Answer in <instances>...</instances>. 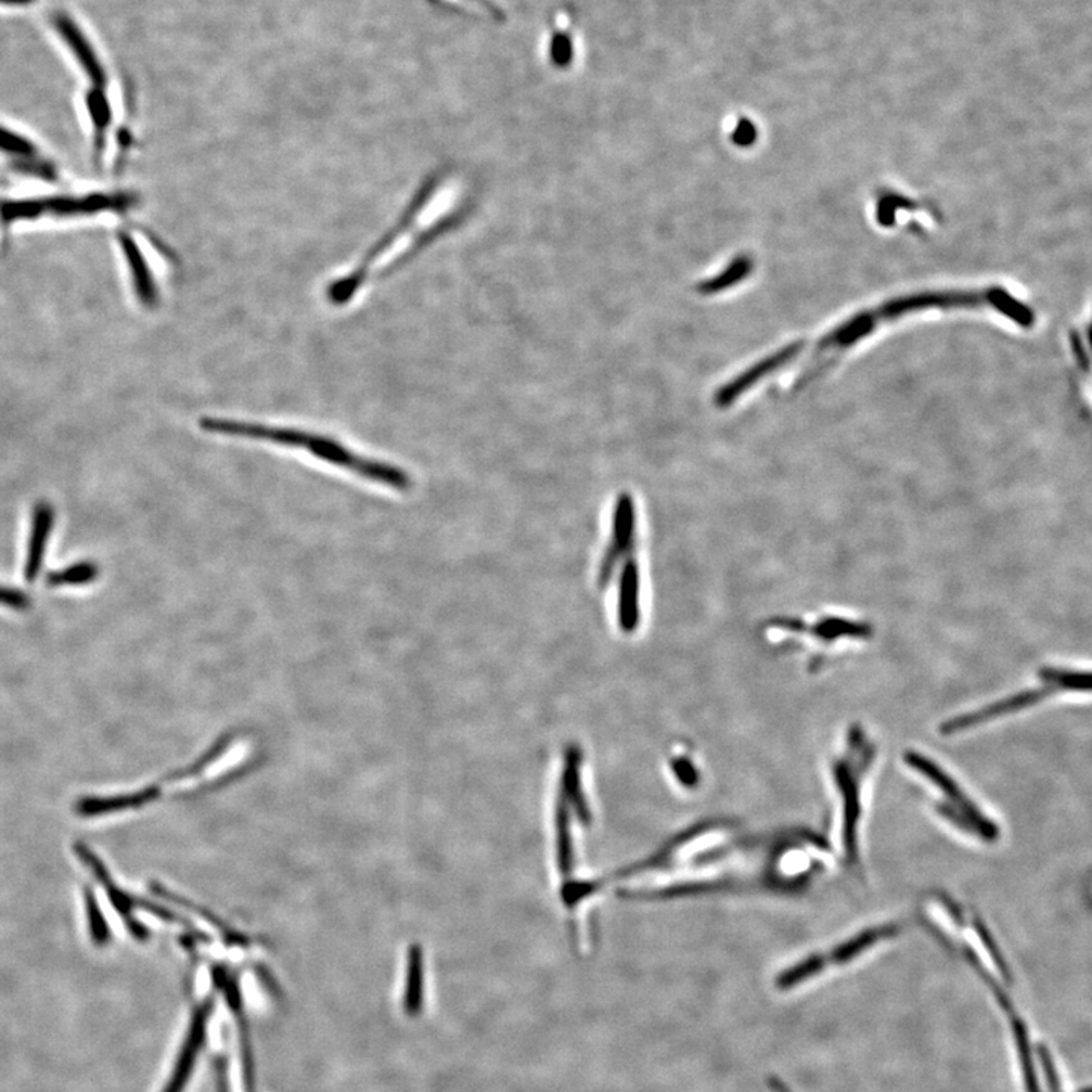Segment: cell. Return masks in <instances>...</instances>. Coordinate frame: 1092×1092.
I'll return each instance as SVG.
<instances>
[{"label": "cell", "mask_w": 1092, "mask_h": 1092, "mask_svg": "<svg viewBox=\"0 0 1092 1092\" xmlns=\"http://www.w3.org/2000/svg\"><path fill=\"white\" fill-rule=\"evenodd\" d=\"M0 159L8 170L25 180L59 184V163L25 132L0 124Z\"/></svg>", "instance_id": "52a82bcc"}, {"label": "cell", "mask_w": 1092, "mask_h": 1092, "mask_svg": "<svg viewBox=\"0 0 1092 1092\" xmlns=\"http://www.w3.org/2000/svg\"><path fill=\"white\" fill-rule=\"evenodd\" d=\"M985 308L997 311L1025 330L1032 329L1037 322V314L1032 308L1027 307L1023 300L1015 298L1010 292L997 287V285L979 288V291L921 292L900 296V298L888 300L882 306L855 314L853 318L847 319L846 322L818 338L813 345L801 342L800 359L802 354H808L809 367L812 363L815 364L802 374L798 384L812 378L825 357L846 351L858 342L869 337L878 326L897 321L905 314L927 310H985Z\"/></svg>", "instance_id": "6da1fadb"}, {"label": "cell", "mask_w": 1092, "mask_h": 1092, "mask_svg": "<svg viewBox=\"0 0 1092 1092\" xmlns=\"http://www.w3.org/2000/svg\"><path fill=\"white\" fill-rule=\"evenodd\" d=\"M751 260L748 257H741L734 260L730 269L724 270L718 280L709 281L706 285H703V291L715 292L722 291V288L730 287V285L736 284L737 281L744 280L745 277L751 272Z\"/></svg>", "instance_id": "9a60e30c"}, {"label": "cell", "mask_w": 1092, "mask_h": 1092, "mask_svg": "<svg viewBox=\"0 0 1092 1092\" xmlns=\"http://www.w3.org/2000/svg\"><path fill=\"white\" fill-rule=\"evenodd\" d=\"M639 592H641L639 566L633 558H629L621 570L618 596V626L626 634L634 633L641 622Z\"/></svg>", "instance_id": "4fadbf2b"}, {"label": "cell", "mask_w": 1092, "mask_h": 1092, "mask_svg": "<svg viewBox=\"0 0 1092 1092\" xmlns=\"http://www.w3.org/2000/svg\"><path fill=\"white\" fill-rule=\"evenodd\" d=\"M200 428L210 435L268 441V444L278 445V447L300 449V451H306L316 459L322 460L323 463L351 472L368 481L390 487L398 492H409L413 487V479L404 470H399L398 466L384 463L382 460L368 459V457L357 454L334 437L318 435V433L306 432V429L273 427V425L257 424V422L213 416L201 417Z\"/></svg>", "instance_id": "7a4b0ae2"}, {"label": "cell", "mask_w": 1092, "mask_h": 1092, "mask_svg": "<svg viewBox=\"0 0 1092 1092\" xmlns=\"http://www.w3.org/2000/svg\"><path fill=\"white\" fill-rule=\"evenodd\" d=\"M99 576L98 566L93 563H79L74 568L63 570V573L52 574L49 583L56 584H87Z\"/></svg>", "instance_id": "2e32d148"}, {"label": "cell", "mask_w": 1092, "mask_h": 1092, "mask_svg": "<svg viewBox=\"0 0 1092 1092\" xmlns=\"http://www.w3.org/2000/svg\"><path fill=\"white\" fill-rule=\"evenodd\" d=\"M52 25L61 40L67 46L68 51L75 56L76 64L81 68L90 87L106 89L108 76H106L104 64L78 22L66 11H56L52 17Z\"/></svg>", "instance_id": "9c48e42d"}, {"label": "cell", "mask_w": 1092, "mask_h": 1092, "mask_svg": "<svg viewBox=\"0 0 1092 1092\" xmlns=\"http://www.w3.org/2000/svg\"><path fill=\"white\" fill-rule=\"evenodd\" d=\"M36 0H0V5L11 8H23L33 5Z\"/></svg>", "instance_id": "e0dca14e"}, {"label": "cell", "mask_w": 1092, "mask_h": 1092, "mask_svg": "<svg viewBox=\"0 0 1092 1092\" xmlns=\"http://www.w3.org/2000/svg\"><path fill=\"white\" fill-rule=\"evenodd\" d=\"M900 934L901 926L897 923H885L863 928V930L858 932V934L846 939V941L839 942L833 949L810 954V956L797 962L791 968L785 969L775 979V987L783 989V991L798 987L802 981L820 976V974H823L825 969L832 968V966L850 964L856 958L869 953L870 950L875 949V947L881 946L883 942L897 938Z\"/></svg>", "instance_id": "8992f818"}, {"label": "cell", "mask_w": 1092, "mask_h": 1092, "mask_svg": "<svg viewBox=\"0 0 1092 1092\" xmlns=\"http://www.w3.org/2000/svg\"><path fill=\"white\" fill-rule=\"evenodd\" d=\"M1040 683L1037 686L1025 689L1017 694L1004 696L999 702L988 704L980 709L966 711L943 722L939 732L943 736H958L972 732L977 727L999 721V719L1011 717L1032 709L1042 702L1053 698V696L1068 694H1092V669L1068 668V666H1044L1038 672Z\"/></svg>", "instance_id": "5b68a950"}, {"label": "cell", "mask_w": 1092, "mask_h": 1092, "mask_svg": "<svg viewBox=\"0 0 1092 1092\" xmlns=\"http://www.w3.org/2000/svg\"><path fill=\"white\" fill-rule=\"evenodd\" d=\"M53 523V512L49 505H38L36 517H34L33 539H30L28 565H26V578L33 581L38 576L43 557L44 543L48 540L49 530Z\"/></svg>", "instance_id": "5bb4252c"}, {"label": "cell", "mask_w": 1092, "mask_h": 1092, "mask_svg": "<svg viewBox=\"0 0 1092 1092\" xmlns=\"http://www.w3.org/2000/svg\"><path fill=\"white\" fill-rule=\"evenodd\" d=\"M877 759V745L861 724L848 727L831 762L836 806L838 853L850 870L861 869V831L865 789Z\"/></svg>", "instance_id": "3957f363"}, {"label": "cell", "mask_w": 1092, "mask_h": 1092, "mask_svg": "<svg viewBox=\"0 0 1092 1092\" xmlns=\"http://www.w3.org/2000/svg\"><path fill=\"white\" fill-rule=\"evenodd\" d=\"M903 763L928 787L935 813L943 823L977 843L995 844L999 840V824L981 810L941 763L916 749L904 751Z\"/></svg>", "instance_id": "277c9868"}, {"label": "cell", "mask_w": 1092, "mask_h": 1092, "mask_svg": "<svg viewBox=\"0 0 1092 1092\" xmlns=\"http://www.w3.org/2000/svg\"><path fill=\"white\" fill-rule=\"evenodd\" d=\"M117 245L124 255L127 265L129 281H131L132 292H134L140 306L152 310L158 304V287L155 283L154 273L143 250L131 232L121 230L117 232Z\"/></svg>", "instance_id": "30bf717a"}, {"label": "cell", "mask_w": 1092, "mask_h": 1092, "mask_svg": "<svg viewBox=\"0 0 1092 1092\" xmlns=\"http://www.w3.org/2000/svg\"><path fill=\"white\" fill-rule=\"evenodd\" d=\"M634 531H637V509L634 500L630 493L624 492L616 500L614 510V525H612V540L601 558L599 570L600 588H606L614 577L616 566L622 561L624 555L630 553L634 543Z\"/></svg>", "instance_id": "ba28073f"}, {"label": "cell", "mask_w": 1092, "mask_h": 1092, "mask_svg": "<svg viewBox=\"0 0 1092 1092\" xmlns=\"http://www.w3.org/2000/svg\"><path fill=\"white\" fill-rule=\"evenodd\" d=\"M211 1007L213 1002L208 1000L207 1003H204L197 1010L192 1025H190L188 1038H185L184 1045H182L180 1057H178L177 1065H175L172 1078H170L169 1083H167L163 1092H182L185 1085H188L193 1065H195L197 1055H200L201 1049H203L205 1037H207L208 1017H210Z\"/></svg>", "instance_id": "8fae6325"}, {"label": "cell", "mask_w": 1092, "mask_h": 1092, "mask_svg": "<svg viewBox=\"0 0 1092 1092\" xmlns=\"http://www.w3.org/2000/svg\"><path fill=\"white\" fill-rule=\"evenodd\" d=\"M87 117H89L91 129V144H93V159L97 165H101L104 159L106 143H108L110 129H112L114 114L112 101H110L106 89L90 87L83 97Z\"/></svg>", "instance_id": "7c38bea8"}]
</instances>
